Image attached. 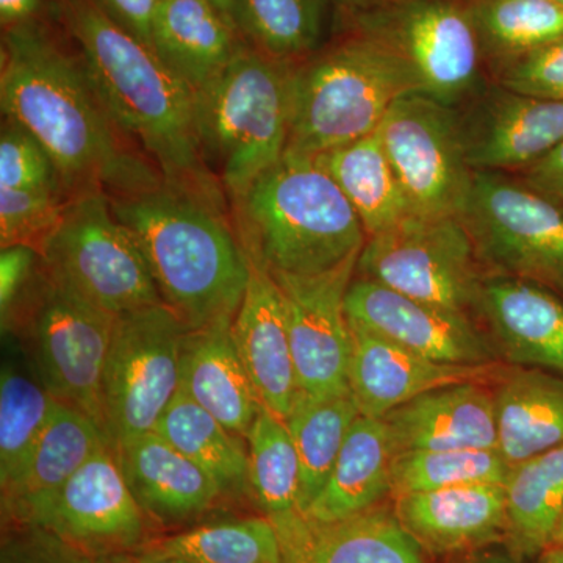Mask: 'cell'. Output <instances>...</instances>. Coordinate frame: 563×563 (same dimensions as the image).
<instances>
[{"label":"cell","mask_w":563,"mask_h":563,"mask_svg":"<svg viewBox=\"0 0 563 563\" xmlns=\"http://www.w3.org/2000/svg\"><path fill=\"white\" fill-rule=\"evenodd\" d=\"M0 107L51 155L69 198L139 195L163 184L118 128L81 63L38 20L3 31Z\"/></svg>","instance_id":"obj_1"},{"label":"cell","mask_w":563,"mask_h":563,"mask_svg":"<svg viewBox=\"0 0 563 563\" xmlns=\"http://www.w3.org/2000/svg\"><path fill=\"white\" fill-rule=\"evenodd\" d=\"M117 220L139 244L169 307L188 331L235 317L250 280V257L222 190L162 185L110 198Z\"/></svg>","instance_id":"obj_2"},{"label":"cell","mask_w":563,"mask_h":563,"mask_svg":"<svg viewBox=\"0 0 563 563\" xmlns=\"http://www.w3.org/2000/svg\"><path fill=\"white\" fill-rule=\"evenodd\" d=\"M57 9L110 117L163 179L222 190L199 151L195 91L95 0H57Z\"/></svg>","instance_id":"obj_3"},{"label":"cell","mask_w":563,"mask_h":563,"mask_svg":"<svg viewBox=\"0 0 563 563\" xmlns=\"http://www.w3.org/2000/svg\"><path fill=\"white\" fill-rule=\"evenodd\" d=\"M231 210L247 257L272 274L331 272L368 240L357 211L310 155L285 152Z\"/></svg>","instance_id":"obj_4"},{"label":"cell","mask_w":563,"mask_h":563,"mask_svg":"<svg viewBox=\"0 0 563 563\" xmlns=\"http://www.w3.org/2000/svg\"><path fill=\"white\" fill-rule=\"evenodd\" d=\"M295 66L246 41L217 79L195 91L202 162L229 203L287 151Z\"/></svg>","instance_id":"obj_5"},{"label":"cell","mask_w":563,"mask_h":563,"mask_svg":"<svg viewBox=\"0 0 563 563\" xmlns=\"http://www.w3.org/2000/svg\"><path fill=\"white\" fill-rule=\"evenodd\" d=\"M409 92L420 85L395 52L363 32L344 40L295 66L285 152L314 157L363 139Z\"/></svg>","instance_id":"obj_6"},{"label":"cell","mask_w":563,"mask_h":563,"mask_svg":"<svg viewBox=\"0 0 563 563\" xmlns=\"http://www.w3.org/2000/svg\"><path fill=\"white\" fill-rule=\"evenodd\" d=\"M40 255L47 277L113 317L163 302L139 244L114 217L106 192L70 198Z\"/></svg>","instance_id":"obj_7"},{"label":"cell","mask_w":563,"mask_h":563,"mask_svg":"<svg viewBox=\"0 0 563 563\" xmlns=\"http://www.w3.org/2000/svg\"><path fill=\"white\" fill-rule=\"evenodd\" d=\"M355 274L463 314L476 312L485 277L461 217L417 214L368 236Z\"/></svg>","instance_id":"obj_8"},{"label":"cell","mask_w":563,"mask_h":563,"mask_svg":"<svg viewBox=\"0 0 563 563\" xmlns=\"http://www.w3.org/2000/svg\"><path fill=\"white\" fill-rule=\"evenodd\" d=\"M481 265L563 295L562 203L506 173L474 172L461 214Z\"/></svg>","instance_id":"obj_9"},{"label":"cell","mask_w":563,"mask_h":563,"mask_svg":"<svg viewBox=\"0 0 563 563\" xmlns=\"http://www.w3.org/2000/svg\"><path fill=\"white\" fill-rule=\"evenodd\" d=\"M187 331L163 302L114 320L102 377L103 426L111 446L157 428L180 388Z\"/></svg>","instance_id":"obj_10"},{"label":"cell","mask_w":563,"mask_h":563,"mask_svg":"<svg viewBox=\"0 0 563 563\" xmlns=\"http://www.w3.org/2000/svg\"><path fill=\"white\" fill-rule=\"evenodd\" d=\"M379 133L409 213L461 217L474 172L457 110L422 92H409L393 103Z\"/></svg>","instance_id":"obj_11"},{"label":"cell","mask_w":563,"mask_h":563,"mask_svg":"<svg viewBox=\"0 0 563 563\" xmlns=\"http://www.w3.org/2000/svg\"><path fill=\"white\" fill-rule=\"evenodd\" d=\"M361 27L409 66L422 95L454 109L476 95L483 46L468 5L393 0L363 14Z\"/></svg>","instance_id":"obj_12"},{"label":"cell","mask_w":563,"mask_h":563,"mask_svg":"<svg viewBox=\"0 0 563 563\" xmlns=\"http://www.w3.org/2000/svg\"><path fill=\"white\" fill-rule=\"evenodd\" d=\"M114 320L44 273L31 322L40 379L57 401L87 413L103 431L102 377Z\"/></svg>","instance_id":"obj_13"},{"label":"cell","mask_w":563,"mask_h":563,"mask_svg":"<svg viewBox=\"0 0 563 563\" xmlns=\"http://www.w3.org/2000/svg\"><path fill=\"white\" fill-rule=\"evenodd\" d=\"M358 257L310 276L269 273L284 301L299 390L309 395L350 391L352 339L346 295Z\"/></svg>","instance_id":"obj_14"},{"label":"cell","mask_w":563,"mask_h":563,"mask_svg":"<svg viewBox=\"0 0 563 563\" xmlns=\"http://www.w3.org/2000/svg\"><path fill=\"white\" fill-rule=\"evenodd\" d=\"M150 523L109 444L70 477L35 526L98 558L139 553L151 542Z\"/></svg>","instance_id":"obj_15"},{"label":"cell","mask_w":563,"mask_h":563,"mask_svg":"<svg viewBox=\"0 0 563 563\" xmlns=\"http://www.w3.org/2000/svg\"><path fill=\"white\" fill-rule=\"evenodd\" d=\"M346 313L352 324L432 361L496 363V351L470 314L417 301L366 277L352 279Z\"/></svg>","instance_id":"obj_16"},{"label":"cell","mask_w":563,"mask_h":563,"mask_svg":"<svg viewBox=\"0 0 563 563\" xmlns=\"http://www.w3.org/2000/svg\"><path fill=\"white\" fill-rule=\"evenodd\" d=\"M461 117L473 172L523 173L563 141V101L496 87Z\"/></svg>","instance_id":"obj_17"},{"label":"cell","mask_w":563,"mask_h":563,"mask_svg":"<svg viewBox=\"0 0 563 563\" xmlns=\"http://www.w3.org/2000/svg\"><path fill=\"white\" fill-rule=\"evenodd\" d=\"M351 325L347 387L362 417L383 418L417 396L455 384L487 383L501 376L499 363L463 365L422 357Z\"/></svg>","instance_id":"obj_18"},{"label":"cell","mask_w":563,"mask_h":563,"mask_svg":"<svg viewBox=\"0 0 563 563\" xmlns=\"http://www.w3.org/2000/svg\"><path fill=\"white\" fill-rule=\"evenodd\" d=\"M109 444L106 431L91 417L69 404L55 402L31 454L0 485L2 526L38 523L70 477Z\"/></svg>","instance_id":"obj_19"},{"label":"cell","mask_w":563,"mask_h":563,"mask_svg":"<svg viewBox=\"0 0 563 563\" xmlns=\"http://www.w3.org/2000/svg\"><path fill=\"white\" fill-rule=\"evenodd\" d=\"M476 312L507 362L563 374V301L555 291L536 282L487 274Z\"/></svg>","instance_id":"obj_20"},{"label":"cell","mask_w":563,"mask_h":563,"mask_svg":"<svg viewBox=\"0 0 563 563\" xmlns=\"http://www.w3.org/2000/svg\"><path fill=\"white\" fill-rule=\"evenodd\" d=\"M232 336L258 401L287 418L299 393L287 314L272 274L250 258V280L232 320Z\"/></svg>","instance_id":"obj_21"},{"label":"cell","mask_w":563,"mask_h":563,"mask_svg":"<svg viewBox=\"0 0 563 563\" xmlns=\"http://www.w3.org/2000/svg\"><path fill=\"white\" fill-rule=\"evenodd\" d=\"M393 499L404 531L431 554L481 550L507 533L503 484L461 485Z\"/></svg>","instance_id":"obj_22"},{"label":"cell","mask_w":563,"mask_h":563,"mask_svg":"<svg viewBox=\"0 0 563 563\" xmlns=\"http://www.w3.org/2000/svg\"><path fill=\"white\" fill-rule=\"evenodd\" d=\"M269 520L279 533L285 563H424L395 510L380 504L331 523L298 510Z\"/></svg>","instance_id":"obj_23"},{"label":"cell","mask_w":563,"mask_h":563,"mask_svg":"<svg viewBox=\"0 0 563 563\" xmlns=\"http://www.w3.org/2000/svg\"><path fill=\"white\" fill-rule=\"evenodd\" d=\"M113 448L129 488L154 523L195 520L228 496L210 474L155 431L121 440Z\"/></svg>","instance_id":"obj_24"},{"label":"cell","mask_w":563,"mask_h":563,"mask_svg":"<svg viewBox=\"0 0 563 563\" xmlns=\"http://www.w3.org/2000/svg\"><path fill=\"white\" fill-rule=\"evenodd\" d=\"M395 454L498 448L495 395L484 383L437 388L383 417Z\"/></svg>","instance_id":"obj_25"},{"label":"cell","mask_w":563,"mask_h":563,"mask_svg":"<svg viewBox=\"0 0 563 563\" xmlns=\"http://www.w3.org/2000/svg\"><path fill=\"white\" fill-rule=\"evenodd\" d=\"M233 318L185 333L180 390L246 442L262 404L232 336Z\"/></svg>","instance_id":"obj_26"},{"label":"cell","mask_w":563,"mask_h":563,"mask_svg":"<svg viewBox=\"0 0 563 563\" xmlns=\"http://www.w3.org/2000/svg\"><path fill=\"white\" fill-rule=\"evenodd\" d=\"M246 43L239 25L207 0H163L151 47L192 91L228 68Z\"/></svg>","instance_id":"obj_27"},{"label":"cell","mask_w":563,"mask_h":563,"mask_svg":"<svg viewBox=\"0 0 563 563\" xmlns=\"http://www.w3.org/2000/svg\"><path fill=\"white\" fill-rule=\"evenodd\" d=\"M493 395L498 450L510 466L563 444V374L515 366Z\"/></svg>","instance_id":"obj_28"},{"label":"cell","mask_w":563,"mask_h":563,"mask_svg":"<svg viewBox=\"0 0 563 563\" xmlns=\"http://www.w3.org/2000/svg\"><path fill=\"white\" fill-rule=\"evenodd\" d=\"M393 457L395 450L383 418L361 415L344 440L328 483L303 515L331 523L379 506L385 496H391Z\"/></svg>","instance_id":"obj_29"},{"label":"cell","mask_w":563,"mask_h":563,"mask_svg":"<svg viewBox=\"0 0 563 563\" xmlns=\"http://www.w3.org/2000/svg\"><path fill=\"white\" fill-rule=\"evenodd\" d=\"M314 158L357 211L366 235L387 231L409 217V207L379 129Z\"/></svg>","instance_id":"obj_30"},{"label":"cell","mask_w":563,"mask_h":563,"mask_svg":"<svg viewBox=\"0 0 563 563\" xmlns=\"http://www.w3.org/2000/svg\"><path fill=\"white\" fill-rule=\"evenodd\" d=\"M504 492L512 553L520 559L544 553L563 514V444L510 466Z\"/></svg>","instance_id":"obj_31"},{"label":"cell","mask_w":563,"mask_h":563,"mask_svg":"<svg viewBox=\"0 0 563 563\" xmlns=\"http://www.w3.org/2000/svg\"><path fill=\"white\" fill-rule=\"evenodd\" d=\"M155 432L210 474L225 495L251 498L246 442L228 431L180 388Z\"/></svg>","instance_id":"obj_32"},{"label":"cell","mask_w":563,"mask_h":563,"mask_svg":"<svg viewBox=\"0 0 563 563\" xmlns=\"http://www.w3.org/2000/svg\"><path fill=\"white\" fill-rule=\"evenodd\" d=\"M361 417L351 391L313 396L299 390L285 418L301 463L299 512L306 514L324 484L352 424Z\"/></svg>","instance_id":"obj_33"},{"label":"cell","mask_w":563,"mask_h":563,"mask_svg":"<svg viewBox=\"0 0 563 563\" xmlns=\"http://www.w3.org/2000/svg\"><path fill=\"white\" fill-rule=\"evenodd\" d=\"M251 499L265 517L299 512L301 463L284 418L262 406L246 435Z\"/></svg>","instance_id":"obj_34"},{"label":"cell","mask_w":563,"mask_h":563,"mask_svg":"<svg viewBox=\"0 0 563 563\" xmlns=\"http://www.w3.org/2000/svg\"><path fill=\"white\" fill-rule=\"evenodd\" d=\"M146 547L195 563H285L279 533L265 515L196 526Z\"/></svg>","instance_id":"obj_35"},{"label":"cell","mask_w":563,"mask_h":563,"mask_svg":"<svg viewBox=\"0 0 563 563\" xmlns=\"http://www.w3.org/2000/svg\"><path fill=\"white\" fill-rule=\"evenodd\" d=\"M235 22L244 40L276 60L309 57L322 32L321 0H235Z\"/></svg>","instance_id":"obj_36"},{"label":"cell","mask_w":563,"mask_h":563,"mask_svg":"<svg viewBox=\"0 0 563 563\" xmlns=\"http://www.w3.org/2000/svg\"><path fill=\"white\" fill-rule=\"evenodd\" d=\"M483 51L503 63L563 36V7L555 0H472Z\"/></svg>","instance_id":"obj_37"},{"label":"cell","mask_w":563,"mask_h":563,"mask_svg":"<svg viewBox=\"0 0 563 563\" xmlns=\"http://www.w3.org/2000/svg\"><path fill=\"white\" fill-rule=\"evenodd\" d=\"M510 465L493 450L415 451L395 454L391 496L473 484L506 483Z\"/></svg>","instance_id":"obj_38"},{"label":"cell","mask_w":563,"mask_h":563,"mask_svg":"<svg viewBox=\"0 0 563 563\" xmlns=\"http://www.w3.org/2000/svg\"><path fill=\"white\" fill-rule=\"evenodd\" d=\"M57 399L38 377L18 365L0 374V485L18 472L40 439Z\"/></svg>","instance_id":"obj_39"},{"label":"cell","mask_w":563,"mask_h":563,"mask_svg":"<svg viewBox=\"0 0 563 563\" xmlns=\"http://www.w3.org/2000/svg\"><path fill=\"white\" fill-rule=\"evenodd\" d=\"M69 199L62 188H0V247L25 244L40 252Z\"/></svg>","instance_id":"obj_40"},{"label":"cell","mask_w":563,"mask_h":563,"mask_svg":"<svg viewBox=\"0 0 563 563\" xmlns=\"http://www.w3.org/2000/svg\"><path fill=\"white\" fill-rule=\"evenodd\" d=\"M0 188H63L60 173L31 132L18 122L3 118L0 133ZM68 195V192H66Z\"/></svg>","instance_id":"obj_41"},{"label":"cell","mask_w":563,"mask_h":563,"mask_svg":"<svg viewBox=\"0 0 563 563\" xmlns=\"http://www.w3.org/2000/svg\"><path fill=\"white\" fill-rule=\"evenodd\" d=\"M499 87L531 98L563 101V36L503 63Z\"/></svg>","instance_id":"obj_42"},{"label":"cell","mask_w":563,"mask_h":563,"mask_svg":"<svg viewBox=\"0 0 563 563\" xmlns=\"http://www.w3.org/2000/svg\"><path fill=\"white\" fill-rule=\"evenodd\" d=\"M91 559L41 526H2L0 563H91Z\"/></svg>","instance_id":"obj_43"},{"label":"cell","mask_w":563,"mask_h":563,"mask_svg":"<svg viewBox=\"0 0 563 563\" xmlns=\"http://www.w3.org/2000/svg\"><path fill=\"white\" fill-rule=\"evenodd\" d=\"M41 265L38 250L25 244H13L0 251V320L2 331L10 328L13 310Z\"/></svg>","instance_id":"obj_44"},{"label":"cell","mask_w":563,"mask_h":563,"mask_svg":"<svg viewBox=\"0 0 563 563\" xmlns=\"http://www.w3.org/2000/svg\"><path fill=\"white\" fill-rule=\"evenodd\" d=\"M124 31L151 46L152 25L163 0H95Z\"/></svg>","instance_id":"obj_45"},{"label":"cell","mask_w":563,"mask_h":563,"mask_svg":"<svg viewBox=\"0 0 563 563\" xmlns=\"http://www.w3.org/2000/svg\"><path fill=\"white\" fill-rule=\"evenodd\" d=\"M523 181L563 206V141L550 154L525 169Z\"/></svg>","instance_id":"obj_46"},{"label":"cell","mask_w":563,"mask_h":563,"mask_svg":"<svg viewBox=\"0 0 563 563\" xmlns=\"http://www.w3.org/2000/svg\"><path fill=\"white\" fill-rule=\"evenodd\" d=\"M41 10L43 0H0V21L3 31L38 20Z\"/></svg>","instance_id":"obj_47"},{"label":"cell","mask_w":563,"mask_h":563,"mask_svg":"<svg viewBox=\"0 0 563 563\" xmlns=\"http://www.w3.org/2000/svg\"><path fill=\"white\" fill-rule=\"evenodd\" d=\"M136 559H139V563H195L187 559L176 558V555L158 553L147 547L136 553Z\"/></svg>","instance_id":"obj_48"},{"label":"cell","mask_w":563,"mask_h":563,"mask_svg":"<svg viewBox=\"0 0 563 563\" xmlns=\"http://www.w3.org/2000/svg\"><path fill=\"white\" fill-rule=\"evenodd\" d=\"M468 563H520V558L514 553H501V551H490L476 555Z\"/></svg>","instance_id":"obj_49"},{"label":"cell","mask_w":563,"mask_h":563,"mask_svg":"<svg viewBox=\"0 0 563 563\" xmlns=\"http://www.w3.org/2000/svg\"><path fill=\"white\" fill-rule=\"evenodd\" d=\"M91 563H139V559L136 553H113L92 558Z\"/></svg>","instance_id":"obj_50"},{"label":"cell","mask_w":563,"mask_h":563,"mask_svg":"<svg viewBox=\"0 0 563 563\" xmlns=\"http://www.w3.org/2000/svg\"><path fill=\"white\" fill-rule=\"evenodd\" d=\"M543 563H563V542L551 544L544 551Z\"/></svg>","instance_id":"obj_51"},{"label":"cell","mask_w":563,"mask_h":563,"mask_svg":"<svg viewBox=\"0 0 563 563\" xmlns=\"http://www.w3.org/2000/svg\"><path fill=\"white\" fill-rule=\"evenodd\" d=\"M207 2L213 3L217 9H220L222 13L228 14L235 22V0H207Z\"/></svg>","instance_id":"obj_52"},{"label":"cell","mask_w":563,"mask_h":563,"mask_svg":"<svg viewBox=\"0 0 563 563\" xmlns=\"http://www.w3.org/2000/svg\"><path fill=\"white\" fill-rule=\"evenodd\" d=\"M339 2L342 3L343 7H346V9L357 10L366 7L368 0H339Z\"/></svg>","instance_id":"obj_53"},{"label":"cell","mask_w":563,"mask_h":563,"mask_svg":"<svg viewBox=\"0 0 563 563\" xmlns=\"http://www.w3.org/2000/svg\"><path fill=\"white\" fill-rule=\"evenodd\" d=\"M562 542H563V514H562L561 521H559L558 529H555L553 543H551V544L562 543Z\"/></svg>","instance_id":"obj_54"},{"label":"cell","mask_w":563,"mask_h":563,"mask_svg":"<svg viewBox=\"0 0 563 563\" xmlns=\"http://www.w3.org/2000/svg\"><path fill=\"white\" fill-rule=\"evenodd\" d=\"M555 2L561 3V5L563 7V0H555Z\"/></svg>","instance_id":"obj_55"}]
</instances>
